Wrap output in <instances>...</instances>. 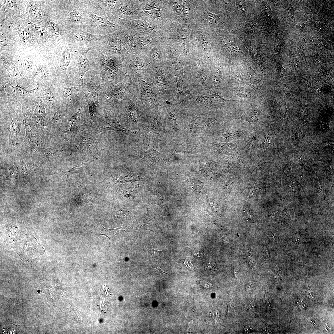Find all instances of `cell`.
I'll list each match as a JSON object with an SVG mask.
<instances>
[{
    "label": "cell",
    "mask_w": 334,
    "mask_h": 334,
    "mask_svg": "<svg viewBox=\"0 0 334 334\" xmlns=\"http://www.w3.org/2000/svg\"><path fill=\"white\" fill-rule=\"evenodd\" d=\"M145 81L152 83L157 88L165 105L172 102L177 91L173 68L165 62L156 65L150 64Z\"/></svg>",
    "instance_id": "cell-1"
},
{
    "label": "cell",
    "mask_w": 334,
    "mask_h": 334,
    "mask_svg": "<svg viewBox=\"0 0 334 334\" xmlns=\"http://www.w3.org/2000/svg\"><path fill=\"white\" fill-rule=\"evenodd\" d=\"M9 240L11 249L21 259H36L43 252V249L34 236L23 234L19 231H11Z\"/></svg>",
    "instance_id": "cell-2"
},
{
    "label": "cell",
    "mask_w": 334,
    "mask_h": 334,
    "mask_svg": "<svg viewBox=\"0 0 334 334\" xmlns=\"http://www.w3.org/2000/svg\"><path fill=\"white\" fill-rule=\"evenodd\" d=\"M194 66L193 71L185 76L188 90L193 95H208L213 86L212 75L203 63L197 62Z\"/></svg>",
    "instance_id": "cell-3"
},
{
    "label": "cell",
    "mask_w": 334,
    "mask_h": 334,
    "mask_svg": "<svg viewBox=\"0 0 334 334\" xmlns=\"http://www.w3.org/2000/svg\"><path fill=\"white\" fill-rule=\"evenodd\" d=\"M122 61L123 73L137 81L146 80L150 64L145 54L129 53Z\"/></svg>",
    "instance_id": "cell-4"
},
{
    "label": "cell",
    "mask_w": 334,
    "mask_h": 334,
    "mask_svg": "<svg viewBox=\"0 0 334 334\" xmlns=\"http://www.w3.org/2000/svg\"><path fill=\"white\" fill-rule=\"evenodd\" d=\"M137 82L141 102L157 113L159 108L165 105L159 90L151 82L141 79Z\"/></svg>",
    "instance_id": "cell-5"
},
{
    "label": "cell",
    "mask_w": 334,
    "mask_h": 334,
    "mask_svg": "<svg viewBox=\"0 0 334 334\" xmlns=\"http://www.w3.org/2000/svg\"><path fill=\"white\" fill-rule=\"evenodd\" d=\"M120 131L128 135L135 133L136 131L131 130L122 126L112 114L105 116L94 128V134L99 133L103 131Z\"/></svg>",
    "instance_id": "cell-6"
},
{
    "label": "cell",
    "mask_w": 334,
    "mask_h": 334,
    "mask_svg": "<svg viewBox=\"0 0 334 334\" xmlns=\"http://www.w3.org/2000/svg\"><path fill=\"white\" fill-rule=\"evenodd\" d=\"M78 145L81 154L85 157H95L98 153V146L93 134L84 133L78 137Z\"/></svg>",
    "instance_id": "cell-7"
},
{
    "label": "cell",
    "mask_w": 334,
    "mask_h": 334,
    "mask_svg": "<svg viewBox=\"0 0 334 334\" xmlns=\"http://www.w3.org/2000/svg\"><path fill=\"white\" fill-rule=\"evenodd\" d=\"M161 108L158 109L156 116L150 126L144 129L146 137L151 141H153L158 138L162 127L163 120L161 118Z\"/></svg>",
    "instance_id": "cell-8"
},
{
    "label": "cell",
    "mask_w": 334,
    "mask_h": 334,
    "mask_svg": "<svg viewBox=\"0 0 334 334\" xmlns=\"http://www.w3.org/2000/svg\"><path fill=\"white\" fill-rule=\"evenodd\" d=\"M129 28L133 31L144 33L153 36L156 34L155 27L145 20L140 19L128 20L127 23Z\"/></svg>",
    "instance_id": "cell-9"
},
{
    "label": "cell",
    "mask_w": 334,
    "mask_h": 334,
    "mask_svg": "<svg viewBox=\"0 0 334 334\" xmlns=\"http://www.w3.org/2000/svg\"><path fill=\"white\" fill-rule=\"evenodd\" d=\"M132 32L138 45L139 53L145 54L153 46V36L144 33L136 32L134 33Z\"/></svg>",
    "instance_id": "cell-10"
},
{
    "label": "cell",
    "mask_w": 334,
    "mask_h": 334,
    "mask_svg": "<svg viewBox=\"0 0 334 334\" xmlns=\"http://www.w3.org/2000/svg\"><path fill=\"white\" fill-rule=\"evenodd\" d=\"M132 6L129 4H121L117 9V13L121 17L129 20L143 18L139 10Z\"/></svg>",
    "instance_id": "cell-11"
},
{
    "label": "cell",
    "mask_w": 334,
    "mask_h": 334,
    "mask_svg": "<svg viewBox=\"0 0 334 334\" xmlns=\"http://www.w3.org/2000/svg\"><path fill=\"white\" fill-rule=\"evenodd\" d=\"M92 48H88L81 50L79 57V69L80 79L82 84L84 75L86 72L90 68V63L87 58V52Z\"/></svg>",
    "instance_id": "cell-12"
},
{
    "label": "cell",
    "mask_w": 334,
    "mask_h": 334,
    "mask_svg": "<svg viewBox=\"0 0 334 334\" xmlns=\"http://www.w3.org/2000/svg\"><path fill=\"white\" fill-rule=\"evenodd\" d=\"M108 40L110 52L113 54L121 56L122 61L129 53L119 41L113 38Z\"/></svg>",
    "instance_id": "cell-13"
},
{
    "label": "cell",
    "mask_w": 334,
    "mask_h": 334,
    "mask_svg": "<svg viewBox=\"0 0 334 334\" xmlns=\"http://www.w3.org/2000/svg\"><path fill=\"white\" fill-rule=\"evenodd\" d=\"M4 88L8 98L11 96H22L30 94L33 93L37 88L36 87L32 90H27L18 85L14 86L10 83L5 85Z\"/></svg>",
    "instance_id": "cell-14"
},
{
    "label": "cell",
    "mask_w": 334,
    "mask_h": 334,
    "mask_svg": "<svg viewBox=\"0 0 334 334\" xmlns=\"http://www.w3.org/2000/svg\"><path fill=\"white\" fill-rule=\"evenodd\" d=\"M147 58L151 65H156L164 62L162 60V56L159 49L153 46L145 54Z\"/></svg>",
    "instance_id": "cell-15"
},
{
    "label": "cell",
    "mask_w": 334,
    "mask_h": 334,
    "mask_svg": "<svg viewBox=\"0 0 334 334\" xmlns=\"http://www.w3.org/2000/svg\"><path fill=\"white\" fill-rule=\"evenodd\" d=\"M160 156V153L151 148L147 150L141 148L138 156L150 162L156 161Z\"/></svg>",
    "instance_id": "cell-16"
},
{
    "label": "cell",
    "mask_w": 334,
    "mask_h": 334,
    "mask_svg": "<svg viewBox=\"0 0 334 334\" xmlns=\"http://www.w3.org/2000/svg\"><path fill=\"white\" fill-rule=\"evenodd\" d=\"M34 113L38 118L41 125L43 128H49L47 118L44 105L41 104H37L35 109Z\"/></svg>",
    "instance_id": "cell-17"
},
{
    "label": "cell",
    "mask_w": 334,
    "mask_h": 334,
    "mask_svg": "<svg viewBox=\"0 0 334 334\" xmlns=\"http://www.w3.org/2000/svg\"><path fill=\"white\" fill-rule=\"evenodd\" d=\"M23 121L25 125L26 132L24 141L26 142L31 139L34 135L36 128L33 121L26 117H24Z\"/></svg>",
    "instance_id": "cell-18"
},
{
    "label": "cell",
    "mask_w": 334,
    "mask_h": 334,
    "mask_svg": "<svg viewBox=\"0 0 334 334\" xmlns=\"http://www.w3.org/2000/svg\"><path fill=\"white\" fill-rule=\"evenodd\" d=\"M19 131V124L18 119L13 118L11 121L10 126V139L12 145H17Z\"/></svg>",
    "instance_id": "cell-19"
},
{
    "label": "cell",
    "mask_w": 334,
    "mask_h": 334,
    "mask_svg": "<svg viewBox=\"0 0 334 334\" xmlns=\"http://www.w3.org/2000/svg\"><path fill=\"white\" fill-rule=\"evenodd\" d=\"M1 62L6 68L11 77L19 78L20 76V73L17 67L12 62L0 56Z\"/></svg>",
    "instance_id": "cell-20"
},
{
    "label": "cell",
    "mask_w": 334,
    "mask_h": 334,
    "mask_svg": "<svg viewBox=\"0 0 334 334\" xmlns=\"http://www.w3.org/2000/svg\"><path fill=\"white\" fill-rule=\"evenodd\" d=\"M165 110L164 122L168 125L176 130L177 129V119L175 116L169 109L167 105L163 106Z\"/></svg>",
    "instance_id": "cell-21"
},
{
    "label": "cell",
    "mask_w": 334,
    "mask_h": 334,
    "mask_svg": "<svg viewBox=\"0 0 334 334\" xmlns=\"http://www.w3.org/2000/svg\"><path fill=\"white\" fill-rule=\"evenodd\" d=\"M101 37L100 35L92 34L86 32H80L75 34V38L77 41H88L98 40Z\"/></svg>",
    "instance_id": "cell-22"
},
{
    "label": "cell",
    "mask_w": 334,
    "mask_h": 334,
    "mask_svg": "<svg viewBox=\"0 0 334 334\" xmlns=\"http://www.w3.org/2000/svg\"><path fill=\"white\" fill-rule=\"evenodd\" d=\"M81 118V113L79 111H78L70 118L69 124L70 127L68 130L70 132H76L79 127V121Z\"/></svg>",
    "instance_id": "cell-23"
},
{
    "label": "cell",
    "mask_w": 334,
    "mask_h": 334,
    "mask_svg": "<svg viewBox=\"0 0 334 334\" xmlns=\"http://www.w3.org/2000/svg\"><path fill=\"white\" fill-rule=\"evenodd\" d=\"M142 16L144 18L151 19L152 21L160 17L161 13L160 9H154L141 12Z\"/></svg>",
    "instance_id": "cell-24"
},
{
    "label": "cell",
    "mask_w": 334,
    "mask_h": 334,
    "mask_svg": "<svg viewBox=\"0 0 334 334\" xmlns=\"http://www.w3.org/2000/svg\"><path fill=\"white\" fill-rule=\"evenodd\" d=\"M90 16L93 23L97 25L116 26V24L108 21L107 18L99 17L91 13H90Z\"/></svg>",
    "instance_id": "cell-25"
},
{
    "label": "cell",
    "mask_w": 334,
    "mask_h": 334,
    "mask_svg": "<svg viewBox=\"0 0 334 334\" xmlns=\"http://www.w3.org/2000/svg\"><path fill=\"white\" fill-rule=\"evenodd\" d=\"M144 2L140 9L141 12L154 9H160L158 1H146Z\"/></svg>",
    "instance_id": "cell-26"
},
{
    "label": "cell",
    "mask_w": 334,
    "mask_h": 334,
    "mask_svg": "<svg viewBox=\"0 0 334 334\" xmlns=\"http://www.w3.org/2000/svg\"><path fill=\"white\" fill-rule=\"evenodd\" d=\"M154 222L148 218H145L141 221L139 223L140 229L144 230H150L153 231L154 226Z\"/></svg>",
    "instance_id": "cell-27"
},
{
    "label": "cell",
    "mask_w": 334,
    "mask_h": 334,
    "mask_svg": "<svg viewBox=\"0 0 334 334\" xmlns=\"http://www.w3.org/2000/svg\"><path fill=\"white\" fill-rule=\"evenodd\" d=\"M142 178L138 173H133L125 176H121L119 178L118 182L123 183L131 182L140 180Z\"/></svg>",
    "instance_id": "cell-28"
},
{
    "label": "cell",
    "mask_w": 334,
    "mask_h": 334,
    "mask_svg": "<svg viewBox=\"0 0 334 334\" xmlns=\"http://www.w3.org/2000/svg\"><path fill=\"white\" fill-rule=\"evenodd\" d=\"M213 144L214 145V146L216 148V150L222 152H226L232 150L235 146L233 143H229Z\"/></svg>",
    "instance_id": "cell-29"
},
{
    "label": "cell",
    "mask_w": 334,
    "mask_h": 334,
    "mask_svg": "<svg viewBox=\"0 0 334 334\" xmlns=\"http://www.w3.org/2000/svg\"><path fill=\"white\" fill-rule=\"evenodd\" d=\"M71 61L70 53L68 50H65L63 52L62 58V65L64 70L66 71L67 67L69 65Z\"/></svg>",
    "instance_id": "cell-30"
},
{
    "label": "cell",
    "mask_w": 334,
    "mask_h": 334,
    "mask_svg": "<svg viewBox=\"0 0 334 334\" xmlns=\"http://www.w3.org/2000/svg\"><path fill=\"white\" fill-rule=\"evenodd\" d=\"M69 17L71 20L75 23H80L83 20L82 15L75 11H73L70 13Z\"/></svg>",
    "instance_id": "cell-31"
},
{
    "label": "cell",
    "mask_w": 334,
    "mask_h": 334,
    "mask_svg": "<svg viewBox=\"0 0 334 334\" xmlns=\"http://www.w3.org/2000/svg\"><path fill=\"white\" fill-rule=\"evenodd\" d=\"M102 64L103 68L105 71L115 66L114 60L106 57H104Z\"/></svg>",
    "instance_id": "cell-32"
},
{
    "label": "cell",
    "mask_w": 334,
    "mask_h": 334,
    "mask_svg": "<svg viewBox=\"0 0 334 334\" xmlns=\"http://www.w3.org/2000/svg\"><path fill=\"white\" fill-rule=\"evenodd\" d=\"M88 163L82 162L79 165L74 167L66 172L71 173H81L83 172L84 168L87 165Z\"/></svg>",
    "instance_id": "cell-33"
},
{
    "label": "cell",
    "mask_w": 334,
    "mask_h": 334,
    "mask_svg": "<svg viewBox=\"0 0 334 334\" xmlns=\"http://www.w3.org/2000/svg\"><path fill=\"white\" fill-rule=\"evenodd\" d=\"M45 96L46 101L50 105H53L54 102V96L52 91L49 88H47L45 90Z\"/></svg>",
    "instance_id": "cell-34"
},
{
    "label": "cell",
    "mask_w": 334,
    "mask_h": 334,
    "mask_svg": "<svg viewBox=\"0 0 334 334\" xmlns=\"http://www.w3.org/2000/svg\"><path fill=\"white\" fill-rule=\"evenodd\" d=\"M207 19L212 23L219 24L220 23L219 17L216 15L208 12L206 15Z\"/></svg>",
    "instance_id": "cell-35"
},
{
    "label": "cell",
    "mask_w": 334,
    "mask_h": 334,
    "mask_svg": "<svg viewBox=\"0 0 334 334\" xmlns=\"http://www.w3.org/2000/svg\"><path fill=\"white\" fill-rule=\"evenodd\" d=\"M77 91L76 88L74 87L66 88L63 91V94L66 98H69Z\"/></svg>",
    "instance_id": "cell-36"
},
{
    "label": "cell",
    "mask_w": 334,
    "mask_h": 334,
    "mask_svg": "<svg viewBox=\"0 0 334 334\" xmlns=\"http://www.w3.org/2000/svg\"><path fill=\"white\" fill-rule=\"evenodd\" d=\"M20 36L23 41L28 42L31 41L32 39V36L29 31L24 30L20 33Z\"/></svg>",
    "instance_id": "cell-37"
},
{
    "label": "cell",
    "mask_w": 334,
    "mask_h": 334,
    "mask_svg": "<svg viewBox=\"0 0 334 334\" xmlns=\"http://www.w3.org/2000/svg\"><path fill=\"white\" fill-rule=\"evenodd\" d=\"M29 13L31 16L35 19L39 18L41 15L40 10L36 6H32L30 8Z\"/></svg>",
    "instance_id": "cell-38"
},
{
    "label": "cell",
    "mask_w": 334,
    "mask_h": 334,
    "mask_svg": "<svg viewBox=\"0 0 334 334\" xmlns=\"http://www.w3.org/2000/svg\"><path fill=\"white\" fill-rule=\"evenodd\" d=\"M161 195H156L154 196L153 199L152 203L160 206L162 207L164 205L165 200Z\"/></svg>",
    "instance_id": "cell-39"
},
{
    "label": "cell",
    "mask_w": 334,
    "mask_h": 334,
    "mask_svg": "<svg viewBox=\"0 0 334 334\" xmlns=\"http://www.w3.org/2000/svg\"><path fill=\"white\" fill-rule=\"evenodd\" d=\"M49 28L51 32L54 33H58L60 32L59 27L56 23L53 22H50L49 24Z\"/></svg>",
    "instance_id": "cell-40"
},
{
    "label": "cell",
    "mask_w": 334,
    "mask_h": 334,
    "mask_svg": "<svg viewBox=\"0 0 334 334\" xmlns=\"http://www.w3.org/2000/svg\"><path fill=\"white\" fill-rule=\"evenodd\" d=\"M37 74L43 77H46L48 76L49 72L48 70L43 66H40L37 71Z\"/></svg>",
    "instance_id": "cell-41"
},
{
    "label": "cell",
    "mask_w": 334,
    "mask_h": 334,
    "mask_svg": "<svg viewBox=\"0 0 334 334\" xmlns=\"http://www.w3.org/2000/svg\"><path fill=\"white\" fill-rule=\"evenodd\" d=\"M259 116L258 112L253 111L250 113L246 118V120L250 122H254L257 120Z\"/></svg>",
    "instance_id": "cell-42"
},
{
    "label": "cell",
    "mask_w": 334,
    "mask_h": 334,
    "mask_svg": "<svg viewBox=\"0 0 334 334\" xmlns=\"http://www.w3.org/2000/svg\"><path fill=\"white\" fill-rule=\"evenodd\" d=\"M184 29L180 30L178 32V36L179 37L182 39H186L188 37V33L187 31Z\"/></svg>",
    "instance_id": "cell-43"
},
{
    "label": "cell",
    "mask_w": 334,
    "mask_h": 334,
    "mask_svg": "<svg viewBox=\"0 0 334 334\" xmlns=\"http://www.w3.org/2000/svg\"><path fill=\"white\" fill-rule=\"evenodd\" d=\"M0 45L1 46H7L9 45L8 42L7 40L3 36L0 35Z\"/></svg>",
    "instance_id": "cell-44"
},
{
    "label": "cell",
    "mask_w": 334,
    "mask_h": 334,
    "mask_svg": "<svg viewBox=\"0 0 334 334\" xmlns=\"http://www.w3.org/2000/svg\"><path fill=\"white\" fill-rule=\"evenodd\" d=\"M21 66L24 69H28L31 65V63L27 61H23L21 62Z\"/></svg>",
    "instance_id": "cell-45"
},
{
    "label": "cell",
    "mask_w": 334,
    "mask_h": 334,
    "mask_svg": "<svg viewBox=\"0 0 334 334\" xmlns=\"http://www.w3.org/2000/svg\"><path fill=\"white\" fill-rule=\"evenodd\" d=\"M4 2L7 6L11 8L14 7L16 3L15 1L12 0H5Z\"/></svg>",
    "instance_id": "cell-46"
},
{
    "label": "cell",
    "mask_w": 334,
    "mask_h": 334,
    "mask_svg": "<svg viewBox=\"0 0 334 334\" xmlns=\"http://www.w3.org/2000/svg\"><path fill=\"white\" fill-rule=\"evenodd\" d=\"M266 303L267 308H269L270 307V297L269 294L266 293H265Z\"/></svg>",
    "instance_id": "cell-47"
},
{
    "label": "cell",
    "mask_w": 334,
    "mask_h": 334,
    "mask_svg": "<svg viewBox=\"0 0 334 334\" xmlns=\"http://www.w3.org/2000/svg\"><path fill=\"white\" fill-rule=\"evenodd\" d=\"M152 250L153 252V254L155 257H158L161 255V254L164 251L163 250L159 251L152 248Z\"/></svg>",
    "instance_id": "cell-48"
},
{
    "label": "cell",
    "mask_w": 334,
    "mask_h": 334,
    "mask_svg": "<svg viewBox=\"0 0 334 334\" xmlns=\"http://www.w3.org/2000/svg\"><path fill=\"white\" fill-rule=\"evenodd\" d=\"M218 314L219 313L217 311H216L214 312L212 314L213 319L215 321V323L218 321H219L218 320L220 319L219 318L217 317V316H218Z\"/></svg>",
    "instance_id": "cell-49"
},
{
    "label": "cell",
    "mask_w": 334,
    "mask_h": 334,
    "mask_svg": "<svg viewBox=\"0 0 334 334\" xmlns=\"http://www.w3.org/2000/svg\"><path fill=\"white\" fill-rule=\"evenodd\" d=\"M234 308L231 302L227 303V311L228 313H230Z\"/></svg>",
    "instance_id": "cell-50"
},
{
    "label": "cell",
    "mask_w": 334,
    "mask_h": 334,
    "mask_svg": "<svg viewBox=\"0 0 334 334\" xmlns=\"http://www.w3.org/2000/svg\"><path fill=\"white\" fill-rule=\"evenodd\" d=\"M255 308V304L254 301L250 302L248 306V309L249 310H253Z\"/></svg>",
    "instance_id": "cell-51"
},
{
    "label": "cell",
    "mask_w": 334,
    "mask_h": 334,
    "mask_svg": "<svg viewBox=\"0 0 334 334\" xmlns=\"http://www.w3.org/2000/svg\"><path fill=\"white\" fill-rule=\"evenodd\" d=\"M252 331V329L250 327H246L242 331V332L243 333H248L251 332Z\"/></svg>",
    "instance_id": "cell-52"
},
{
    "label": "cell",
    "mask_w": 334,
    "mask_h": 334,
    "mask_svg": "<svg viewBox=\"0 0 334 334\" xmlns=\"http://www.w3.org/2000/svg\"><path fill=\"white\" fill-rule=\"evenodd\" d=\"M188 325L189 329L190 330L191 332V331H192L194 328L195 325L194 322L193 321H191L189 323Z\"/></svg>",
    "instance_id": "cell-53"
},
{
    "label": "cell",
    "mask_w": 334,
    "mask_h": 334,
    "mask_svg": "<svg viewBox=\"0 0 334 334\" xmlns=\"http://www.w3.org/2000/svg\"><path fill=\"white\" fill-rule=\"evenodd\" d=\"M153 268H153H155V269H157L161 273H163V274H168V275L170 274H168V273H166L165 272H163V271H162L159 268V267L158 266H157V267L154 266V267H153L152 268Z\"/></svg>",
    "instance_id": "cell-54"
}]
</instances>
